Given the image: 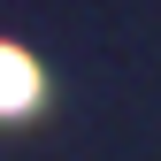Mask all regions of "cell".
I'll list each match as a JSON object with an SVG mask.
<instances>
[{"instance_id": "cell-1", "label": "cell", "mask_w": 161, "mask_h": 161, "mask_svg": "<svg viewBox=\"0 0 161 161\" xmlns=\"http://www.w3.org/2000/svg\"><path fill=\"white\" fill-rule=\"evenodd\" d=\"M38 92H46V77H38V62L15 38H0V115H31Z\"/></svg>"}]
</instances>
